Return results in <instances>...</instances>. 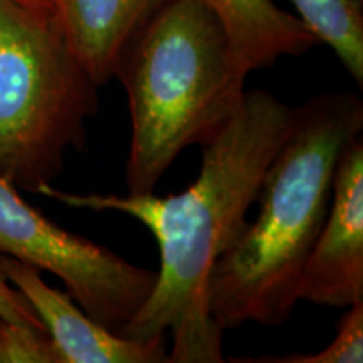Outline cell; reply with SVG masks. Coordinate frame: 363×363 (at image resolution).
<instances>
[{"label": "cell", "mask_w": 363, "mask_h": 363, "mask_svg": "<svg viewBox=\"0 0 363 363\" xmlns=\"http://www.w3.org/2000/svg\"><path fill=\"white\" fill-rule=\"evenodd\" d=\"M99 86L56 12L0 0V179L38 194L86 143Z\"/></svg>", "instance_id": "cell-4"}, {"label": "cell", "mask_w": 363, "mask_h": 363, "mask_svg": "<svg viewBox=\"0 0 363 363\" xmlns=\"http://www.w3.org/2000/svg\"><path fill=\"white\" fill-rule=\"evenodd\" d=\"M0 320L44 330V325L40 323L33 308L29 306L26 298L9 283L2 271H0Z\"/></svg>", "instance_id": "cell-13"}, {"label": "cell", "mask_w": 363, "mask_h": 363, "mask_svg": "<svg viewBox=\"0 0 363 363\" xmlns=\"http://www.w3.org/2000/svg\"><path fill=\"white\" fill-rule=\"evenodd\" d=\"M0 271L44 325L62 363H162L169 362L167 338H125L93 320L69 294L54 289L38 267L0 256Z\"/></svg>", "instance_id": "cell-7"}, {"label": "cell", "mask_w": 363, "mask_h": 363, "mask_svg": "<svg viewBox=\"0 0 363 363\" xmlns=\"http://www.w3.org/2000/svg\"><path fill=\"white\" fill-rule=\"evenodd\" d=\"M320 44L337 54L353 81L363 86V0H291Z\"/></svg>", "instance_id": "cell-10"}, {"label": "cell", "mask_w": 363, "mask_h": 363, "mask_svg": "<svg viewBox=\"0 0 363 363\" xmlns=\"http://www.w3.org/2000/svg\"><path fill=\"white\" fill-rule=\"evenodd\" d=\"M299 301L345 310L363 301L362 136L337 163L328 212L301 272Z\"/></svg>", "instance_id": "cell-6"}, {"label": "cell", "mask_w": 363, "mask_h": 363, "mask_svg": "<svg viewBox=\"0 0 363 363\" xmlns=\"http://www.w3.org/2000/svg\"><path fill=\"white\" fill-rule=\"evenodd\" d=\"M291 120L293 108L274 94L246 89L229 123L202 147L201 172L180 194H72L52 184L39 189V195L67 207L133 217L155 238L160 251L155 286L121 337L167 338L169 363L224 362V330L208 310V278L246 227L262 177Z\"/></svg>", "instance_id": "cell-1"}, {"label": "cell", "mask_w": 363, "mask_h": 363, "mask_svg": "<svg viewBox=\"0 0 363 363\" xmlns=\"http://www.w3.org/2000/svg\"><path fill=\"white\" fill-rule=\"evenodd\" d=\"M0 363H62L44 330L0 320Z\"/></svg>", "instance_id": "cell-12"}, {"label": "cell", "mask_w": 363, "mask_h": 363, "mask_svg": "<svg viewBox=\"0 0 363 363\" xmlns=\"http://www.w3.org/2000/svg\"><path fill=\"white\" fill-rule=\"evenodd\" d=\"M224 27L240 69L252 71L276 65L284 56H303L318 39L298 16L272 0H202Z\"/></svg>", "instance_id": "cell-9"}, {"label": "cell", "mask_w": 363, "mask_h": 363, "mask_svg": "<svg viewBox=\"0 0 363 363\" xmlns=\"http://www.w3.org/2000/svg\"><path fill=\"white\" fill-rule=\"evenodd\" d=\"M362 131L363 101L355 93L318 94L293 108L288 135L262 177L257 217L211 271L208 310L222 330L278 326L291 318L337 163Z\"/></svg>", "instance_id": "cell-2"}, {"label": "cell", "mask_w": 363, "mask_h": 363, "mask_svg": "<svg viewBox=\"0 0 363 363\" xmlns=\"http://www.w3.org/2000/svg\"><path fill=\"white\" fill-rule=\"evenodd\" d=\"M244 362L264 363H362L363 362V301L347 308L337 335L323 350L311 355H286L278 358H251Z\"/></svg>", "instance_id": "cell-11"}, {"label": "cell", "mask_w": 363, "mask_h": 363, "mask_svg": "<svg viewBox=\"0 0 363 363\" xmlns=\"http://www.w3.org/2000/svg\"><path fill=\"white\" fill-rule=\"evenodd\" d=\"M113 78L128 98V194H152L177 157L214 140L239 110L247 74L202 0H169L128 40Z\"/></svg>", "instance_id": "cell-3"}, {"label": "cell", "mask_w": 363, "mask_h": 363, "mask_svg": "<svg viewBox=\"0 0 363 363\" xmlns=\"http://www.w3.org/2000/svg\"><path fill=\"white\" fill-rule=\"evenodd\" d=\"M13 2H19V4H22V6H27V7L44 9V11L56 12L57 0H13Z\"/></svg>", "instance_id": "cell-14"}, {"label": "cell", "mask_w": 363, "mask_h": 363, "mask_svg": "<svg viewBox=\"0 0 363 363\" xmlns=\"http://www.w3.org/2000/svg\"><path fill=\"white\" fill-rule=\"evenodd\" d=\"M0 254L57 276L84 313L120 335L147 303L157 271L67 233L0 179Z\"/></svg>", "instance_id": "cell-5"}, {"label": "cell", "mask_w": 363, "mask_h": 363, "mask_svg": "<svg viewBox=\"0 0 363 363\" xmlns=\"http://www.w3.org/2000/svg\"><path fill=\"white\" fill-rule=\"evenodd\" d=\"M169 0H57L56 17L71 51L101 86L121 51Z\"/></svg>", "instance_id": "cell-8"}]
</instances>
